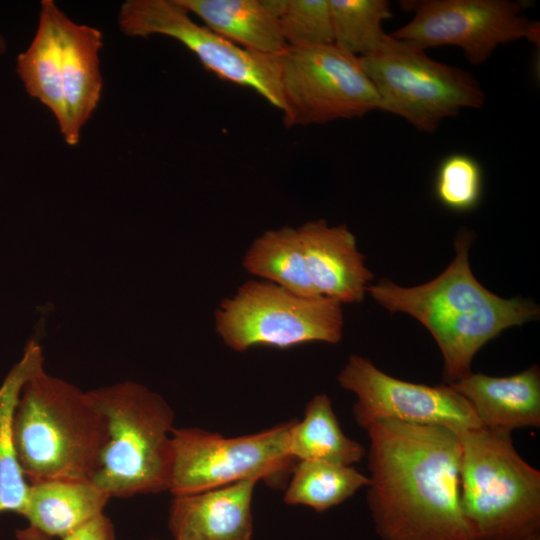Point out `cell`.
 Segmentation results:
<instances>
[{
  "instance_id": "1",
  "label": "cell",
  "mask_w": 540,
  "mask_h": 540,
  "mask_svg": "<svg viewBox=\"0 0 540 540\" xmlns=\"http://www.w3.org/2000/svg\"><path fill=\"white\" fill-rule=\"evenodd\" d=\"M367 504L382 540H476L460 501V438L435 425L378 420Z\"/></svg>"
},
{
  "instance_id": "2",
  "label": "cell",
  "mask_w": 540,
  "mask_h": 540,
  "mask_svg": "<svg viewBox=\"0 0 540 540\" xmlns=\"http://www.w3.org/2000/svg\"><path fill=\"white\" fill-rule=\"evenodd\" d=\"M466 229L455 239V257L435 279L402 287L388 279L369 285L367 292L390 312L417 319L435 339L444 360V377L455 382L471 373L475 354L503 330L538 317L533 302L503 299L487 290L472 273Z\"/></svg>"
},
{
  "instance_id": "3",
  "label": "cell",
  "mask_w": 540,
  "mask_h": 540,
  "mask_svg": "<svg viewBox=\"0 0 540 540\" xmlns=\"http://www.w3.org/2000/svg\"><path fill=\"white\" fill-rule=\"evenodd\" d=\"M107 437L106 420L87 391L45 370L24 385L13 438L29 483L91 480Z\"/></svg>"
},
{
  "instance_id": "4",
  "label": "cell",
  "mask_w": 540,
  "mask_h": 540,
  "mask_svg": "<svg viewBox=\"0 0 540 540\" xmlns=\"http://www.w3.org/2000/svg\"><path fill=\"white\" fill-rule=\"evenodd\" d=\"M108 437L91 481L111 498L168 491L175 414L158 393L135 381L87 391Z\"/></svg>"
},
{
  "instance_id": "5",
  "label": "cell",
  "mask_w": 540,
  "mask_h": 540,
  "mask_svg": "<svg viewBox=\"0 0 540 540\" xmlns=\"http://www.w3.org/2000/svg\"><path fill=\"white\" fill-rule=\"evenodd\" d=\"M460 501L476 540H540V472L511 433L480 427L459 435Z\"/></svg>"
},
{
  "instance_id": "6",
  "label": "cell",
  "mask_w": 540,
  "mask_h": 540,
  "mask_svg": "<svg viewBox=\"0 0 540 540\" xmlns=\"http://www.w3.org/2000/svg\"><path fill=\"white\" fill-rule=\"evenodd\" d=\"M359 61L379 97V110L422 132L433 133L443 120L485 103V93L472 74L438 62L426 50L390 34Z\"/></svg>"
},
{
  "instance_id": "7",
  "label": "cell",
  "mask_w": 540,
  "mask_h": 540,
  "mask_svg": "<svg viewBox=\"0 0 540 540\" xmlns=\"http://www.w3.org/2000/svg\"><path fill=\"white\" fill-rule=\"evenodd\" d=\"M292 424L238 437L174 428L168 491L190 494L250 479L283 488L297 462L289 453Z\"/></svg>"
},
{
  "instance_id": "8",
  "label": "cell",
  "mask_w": 540,
  "mask_h": 540,
  "mask_svg": "<svg viewBox=\"0 0 540 540\" xmlns=\"http://www.w3.org/2000/svg\"><path fill=\"white\" fill-rule=\"evenodd\" d=\"M343 325L337 300L301 297L268 281L245 282L215 312L218 335L237 352L259 345L285 349L311 342L336 344Z\"/></svg>"
},
{
  "instance_id": "9",
  "label": "cell",
  "mask_w": 540,
  "mask_h": 540,
  "mask_svg": "<svg viewBox=\"0 0 540 540\" xmlns=\"http://www.w3.org/2000/svg\"><path fill=\"white\" fill-rule=\"evenodd\" d=\"M280 86L286 127L359 118L380 108L359 58L335 44L287 47Z\"/></svg>"
},
{
  "instance_id": "10",
  "label": "cell",
  "mask_w": 540,
  "mask_h": 540,
  "mask_svg": "<svg viewBox=\"0 0 540 540\" xmlns=\"http://www.w3.org/2000/svg\"><path fill=\"white\" fill-rule=\"evenodd\" d=\"M118 24L128 37L163 35L190 50L203 67L218 78L248 87L282 110L280 55L244 49L197 24L176 0H127L119 10Z\"/></svg>"
},
{
  "instance_id": "11",
  "label": "cell",
  "mask_w": 540,
  "mask_h": 540,
  "mask_svg": "<svg viewBox=\"0 0 540 540\" xmlns=\"http://www.w3.org/2000/svg\"><path fill=\"white\" fill-rule=\"evenodd\" d=\"M411 20L390 35L424 50L455 46L475 65L486 62L503 44L526 39L539 43V22L509 0H404Z\"/></svg>"
},
{
  "instance_id": "12",
  "label": "cell",
  "mask_w": 540,
  "mask_h": 540,
  "mask_svg": "<svg viewBox=\"0 0 540 540\" xmlns=\"http://www.w3.org/2000/svg\"><path fill=\"white\" fill-rule=\"evenodd\" d=\"M337 380L355 394L353 415L364 429L383 419L441 426L458 435L483 427L469 402L448 384L428 386L400 380L359 355L348 358Z\"/></svg>"
},
{
  "instance_id": "13",
  "label": "cell",
  "mask_w": 540,
  "mask_h": 540,
  "mask_svg": "<svg viewBox=\"0 0 540 540\" xmlns=\"http://www.w3.org/2000/svg\"><path fill=\"white\" fill-rule=\"evenodd\" d=\"M307 273L319 295L343 303L364 299L373 274L345 225L330 226L318 219L297 227Z\"/></svg>"
},
{
  "instance_id": "14",
  "label": "cell",
  "mask_w": 540,
  "mask_h": 540,
  "mask_svg": "<svg viewBox=\"0 0 540 540\" xmlns=\"http://www.w3.org/2000/svg\"><path fill=\"white\" fill-rule=\"evenodd\" d=\"M257 483L243 480L174 495L168 514L174 540H252V499Z\"/></svg>"
},
{
  "instance_id": "15",
  "label": "cell",
  "mask_w": 540,
  "mask_h": 540,
  "mask_svg": "<svg viewBox=\"0 0 540 540\" xmlns=\"http://www.w3.org/2000/svg\"><path fill=\"white\" fill-rule=\"evenodd\" d=\"M58 27L65 105V124L60 132L68 145L75 146L101 98L103 35L99 29L73 22L62 11Z\"/></svg>"
},
{
  "instance_id": "16",
  "label": "cell",
  "mask_w": 540,
  "mask_h": 540,
  "mask_svg": "<svg viewBox=\"0 0 540 540\" xmlns=\"http://www.w3.org/2000/svg\"><path fill=\"white\" fill-rule=\"evenodd\" d=\"M447 384L469 402L485 428L511 433L540 426V372L536 365L506 377L471 372Z\"/></svg>"
},
{
  "instance_id": "17",
  "label": "cell",
  "mask_w": 540,
  "mask_h": 540,
  "mask_svg": "<svg viewBox=\"0 0 540 540\" xmlns=\"http://www.w3.org/2000/svg\"><path fill=\"white\" fill-rule=\"evenodd\" d=\"M111 497L91 480L29 483L20 515L50 538H63L103 510Z\"/></svg>"
},
{
  "instance_id": "18",
  "label": "cell",
  "mask_w": 540,
  "mask_h": 540,
  "mask_svg": "<svg viewBox=\"0 0 540 540\" xmlns=\"http://www.w3.org/2000/svg\"><path fill=\"white\" fill-rule=\"evenodd\" d=\"M204 26L251 51L281 55L287 44L265 0H176Z\"/></svg>"
},
{
  "instance_id": "19",
  "label": "cell",
  "mask_w": 540,
  "mask_h": 540,
  "mask_svg": "<svg viewBox=\"0 0 540 540\" xmlns=\"http://www.w3.org/2000/svg\"><path fill=\"white\" fill-rule=\"evenodd\" d=\"M42 371V348L36 340H29L22 358L13 365L0 385V514H19L25 502L29 483L18 462L13 420L24 385Z\"/></svg>"
},
{
  "instance_id": "20",
  "label": "cell",
  "mask_w": 540,
  "mask_h": 540,
  "mask_svg": "<svg viewBox=\"0 0 540 540\" xmlns=\"http://www.w3.org/2000/svg\"><path fill=\"white\" fill-rule=\"evenodd\" d=\"M53 0L41 1L39 22L29 47L17 57L16 71L27 94L45 105L59 129L65 124L58 19Z\"/></svg>"
},
{
  "instance_id": "21",
  "label": "cell",
  "mask_w": 540,
  "mask_h": 540,
  "mask_svg": "<svg viewBox=\"0 0 540 540\" xmlns=\"http://www.w3.org/2000/svg\"><path fill=\"white\" fill-rule=\"evenodd\" d=\"M359 442L342 431L327 394L314 396L301 421L293 420L289 453L296 460H321L352 466L366 455Z\"/></svg>"
},
{
  "instance_id": "22",
  "label": "cell",
  "mask_w": 540,
  "mask_h": 540,
  "mask_svg": "<svg viewBox=\"0 0 540 540\" xmlns=\"http://www.w3.org/2000/svg\"><path fill=\"white\" fill-rule=\"evenodd\" d=\"M243 266L252 275L295 295L306 298L321 296L309 279L297 228L285 226L265 231L246 251Z\"/></svg>"
},
{
  "instance_id": "23",
  "label": "cell",
  "mask_w": 540,
  "mask_h": 540,
  "mask_svg": "<svg viewBox=\"0 0 540 540\" xmlns=\"http://www.w3.org/2000/svg\"><path fill=\"white\" fill-rule=\"evenodd\" d=\"M284 502L324 512L368 487L369 477L353 466L321 460L297 461L289 478Z\"/></svg>"
},
{
  "instance_id": "24",
  "label": "cell",
  "mask_w": 540,
  "mask_h": 540,
  "mask_svg": "<svg viewBox=\"0 0 540 540\" xmlns=\"http://www.w3.org/2000/svg\"><path fill=\"white\" fill-rule=\"evenodd\" d=\"M334 44L360 58L373 53L387 33L382 24L392 16L387 0H329Z\"/></svg>"
},
{
  "instance_id": "25",
  "label": "cell",
  "mask_w": 540,
  "mask_h": 540,
  "mask_svg": "<svg viewBox=\"0 0 540 540\" xmlns=\"http://www.w3.org/2000/svg\"><path fill=\"white\" fill-rule=\"evenodd\" d=\"M288 47L334 44L329 0H265Z\"/></svg>"
},
{
  "instance_id": "26",
  "label": "cell",
  "mask_w": 540,
  "mask_h": 540,
  "mask_svg": "<svg viewBox=\"0 0 540 540\" xmlns=\"http://www.w3.org/2000/svg\"><path fill=\"white\" fill-rule=\"evenodd\" d=\"M483 172L478 161L467 154L447 155L440 162L434 182L438 201L456 212H467L480 202Z\"/></svg>"
},
{
  "instance_id": "27",
  "label": "cell",
  "mask_w": 540,
  "mask_h": 540,
  "mask_svg": "<svg viewBox=\"0 0 540 540\" xmlns=\"http://www.w3.org/2000/svg\"><path fill=\"white\" fill-rule=\"evenodd\" d=\"M62 540H116L113 524L103 513L67 534Z\"/></svg>"
},
{
  "instance_id": "28",
  "label": "cell",
  "mask_w": 540,
  "mask_h": 540,
  "mask_svg": "<svg viewBox=\"0 0 540 540\" xmlns=\"http://www.w3.org/2000/svg\"><path fill=\"white\" fill-rule=\"evenodd\" d=\"M15 537L17 540H52V538L31 526L16 530Z\"/></svg>"
},
{
  "instance_id": "29",
  "label": "cell",
  "mask_w": 540,
  "mask_h": 540,
  "mask_svg": "<svg viewBox=\"0 0 540 540\" xmlns=\"http://www.w3.org/2000/svg\"><path fill=\"white\" fill-rule=\"evenodd\" d=\"M6 51V41L3 35L0 34V56Z\"/></svg>"
},
{
  "instance_id": "30",
  "label": "cell",
  "mask_w": 540,
  "mask_h": 540,
  "mask_svg": "<svg viewBox=\"0 0 540 540\" xmlns=\"http://www.w3.org/2000/svg\"><path fill=\"white\" fill-rule=\"evenodd\" d=\"M151 540H158V539H151Z\"/></svg>"
}]
</instances>
